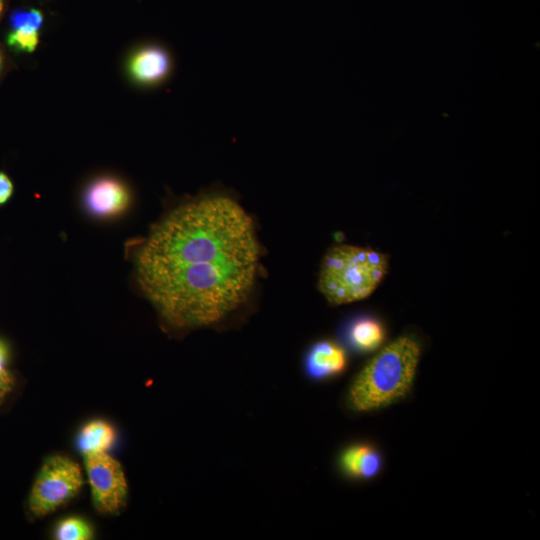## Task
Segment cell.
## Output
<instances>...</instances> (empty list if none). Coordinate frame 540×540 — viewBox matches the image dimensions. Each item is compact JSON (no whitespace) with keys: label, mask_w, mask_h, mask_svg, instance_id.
<instances>
[{"label":"cell","mask_w":540,"mask_h":540,"mask_svg":"<svg viewBox=\"0 0 540 540\" xmlns=\"http://www.w3.org/2000/svg\"><path fill=\"white\" fill-rule=\"evenodd\" d=\"M38 40V29L31 26L15 28L7 37L8 45L20 52H33L37 47Z\"/></svg>","instance_id":"13"},{"label":"cell","mask_w":540,"mask_h":540,"mask_svg":"<svg viewBox=\"0 0 540 540\" xmlns=\"http://www.w3.org/2000/svg\"><path fill=\"white\" fill-rule=\"evenodd\" d=\"M388 269L383 253L352 246L336 245L324 255L318 288L335 305L368 297L380 284Z\"/></svg>","instance_id":"3"},{"label":"cell","mask_w":540,"mask_h":540,"mask_svg":"<svg viewBox=\"0 0 540 540\" xmlns=\"http://www.w3.org/2000/svg\"><path fill=\"white\" fill-rule=\"evenodd\" d=\"M351 343L361 351H372L378 348L384 331L379 322L373 319H360L353 323L349 332Z\"/></svg>","instance_id":"11"},{"label":"cell","mask_w":540,"mask_h":540,"mask_svg":"<svg viewBox=\"0 0 540 540\" xmlns=\"http://www.w3.org/2000/svg\"><path fill=\"white\" fill-rule=\"evenodd\" d=\"M345 351L332 341H320L312 346L305 359L307 373L316 379L341 373L346 367Z\"/></svg>","instance_id":"8"},{"label":"cell","mask_w":540,"mask_h":540,"mask_svg":"<svg viewBox=\"0 0 540 540\" xmlns=\"http://www.w3.org/2000/svg\"><path fill=\"white\" fill-rule=\"evenodd\" d=\"M420 358V347L400 337L373 357L353 381L350 406L360 412L387 406L409 391Z\"/></svg>","instance_id":"2"},{"label":"cell","mask_w":540,"mask_h":540,"mask_svg":"<svg viewBox=\"0 0 540 540\" xmlns=\"http://www.w3.org/2000/svg\"><path fill=\"white\" fill-rule=\"evenodd\" d=\"M43 22V15L39 10L18 11L11 16L13 29L21 26H31L39 29Z\"/></svg>","instance_id":"14"},{"label":"cell","mask_w":540,"mask_h":540,"mask_svg":"<svg viewBox=\"0 0 540 540\" xmlns=\"http://www.w3.org/2000/svg\"><path fill=\"white\" fill-rule=\"evenodd\" d=\"M116 441V430L107 421L87 422L77 435V447L84 455L108 452Z\"/></svg>","instance_id":"9"},{"label":"cell","mask_w":540,"mask_h":540,"mask_svg":"<svg viewBox=\"0 0 540 540\" xmlns=\"http://www.w3.org/2000/svg\"><path fill=\"white\" fill-rule=\"evenodd\" d=\"M92 502L102 514H115L125 504L127 481L121 464L107 452L84 455Z\"/></svg>","instance_id":"5"},{"label":"cell","mask_w":540,"mask_h":540,"mask_svg":"<svg viewBox=\"0 0 540 540\" xmlns=\"http://www.w3.org/2000/svg\"><path fill=\"white\" fill-rule=\"evenodd\" d=\"M8 360V349L4 342L0 340V369L6 368Z\"/></svg>","instance_id":"17"},{"label":"cell","mask_w":540,"mask_h":540,"mask_svg":"<svg viewBox=\"0 0 540 540\" xmlns=\"http://www.w3.org/2000/svg\"><path fill=\"white\" fill-rule=\"evenodd\" d=\"M1 70H2V55H1V52H0V73H1Z\"/></svg>","instance_id":"18"},{"label":"cell","mask_w":540,"mask_h":540,"mask_svg":"<svg viewBox=\"0 0 540 540\" xmlns=\"http://www.w3.org/2000/svg\"><path fill=\"white\" fill-rule=\"evenodd\" d=\"M80 466L64 455L45 460L32 485L28 507L36 517L45 516L74 498L81 490Z\"/></svg>","instance_id":"4"},{"label":"cell","mask_w":540,"mask_h":540,"mask_svg":"<svg viewBox=\"0 0 540 540\" xmlns=\"http://www.w3.org/2000/svg\"><path fill=\"white\" fill-rule=\"evenodd\" d=\"M2 9H3V0H0V14H1Z\"/></svg>","instance_id":"19"},{"label":"cell","mask_w":540,"mask_h":540,"mask_svg":"<svg viewBox=\"0 0 540 540\" xmlns=\"http://www.w3.org/2000/svg\"><path fill=\"white\" fill-rule=\"evenodd\" d=\"M94 536L93 527L82 517L69 516L55 526L54 537L59 540H88Z\"/></svg>","instance_id":"12"},{"label":"cell","mask_w":540,"mask_h":540,"mask_svg":"<svg viewBox=\"0 0 540 540\" xmlns=\"http://www.w3.org/2000/svg\"><path fill=\"white\" fill-rule=\"evenodd\" d=\"M131 195L127 186L113 177L93 181L84 194L85 209L97 218H111L122 214L130 205Z\"/></svg>","instance_id":"7"},{"label":"cell","mask_w":540,"mask_h":540,"mask_svg":"<svg viewBox=\"0 0 540 540\" xmlns=\"http://www.w3.org/2000/svg\"><path fill=\"white\" fill-rule=\"evenodd\" d=\"M13 387V378L6 368L0 369V403Z\"/></svg>","instance_id":"15"},{"label":"cell","mask_w":540,"mask_h":540,"mask_svg":"<svg viewBox=\"0 0 540 540\" xmlns=\"http://www.w3.org/2000/svg\"><path fill=\"white\" fill-rule=\"evenodd\" d=\"M13 184L9 177L0 172V205L4 204L12 195Z\"/></svg>","instance_id":"16"},{"label":"cell","mask_w":540,"mask_h":540,"mask_svg":"<svg viewBox=\"0 0 540 540\" xmlns=\"http://www.w3.org/2000/svg\"><path fill=\"white\" fill-rule=\"evenodd\" d=\"M128 70L132 79L139 85L159 86L170 77L173 70V58L163 45L147 43L132 54Z\"/></svg>","instance_id":"6"},{"label":"cell","mask_w":540,"mask_h":540,"mask_svg":"<svg viewBox=\"0 0 540 540\" xmlns=\"http://www.w3.org/2000/svg\"><path fill=\"white\" fill-rule=\"evenodd\" d=\"M260 245L251 217L232 197L187 201L150 230L135 255L141 290L176 329L221 322L249 298Z\"/></svg>","instance_id":"1"},{"label":"cell","mask_w":540,"mask_h":540,"mask_svg":"<svg viewBox=\"0 0 540 540\" xmlns=\"http://www.w3.org/2000/svg\"><path fill=\"white\" fill-rule=\"evenodd\" d=\"M343 470L353 477L370 478L381 466L379 454L368 445H354L344 451L341 457Z\"/></svg>","instance_id":"10"}]
</instances>
